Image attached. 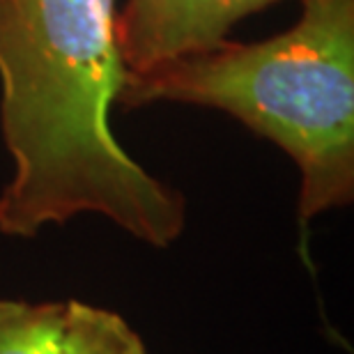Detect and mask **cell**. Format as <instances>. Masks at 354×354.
I'll use <instances>...</instances> for the list:
<instances>
[{
    "mask_svg": "<svg viewBox=\"0 0 354 354\" xmlns=\"http://www.w3.org/2000/svg\"><path fill=\"white\" fill-rule=\"evenodd\" d=\"M115 21V0H0V124L14 161L0 194L3 235L35 237L86 212L159 249L182 235V194L111 131L129 74Z\"/></svg>",
    "mask_w": 354,
    "mask_h": 354,
    "instance_id": "cell-1",
    "label": "cell"
},
{
    "mask_svg": "<svg viewBox=\"0 0 354 354\" xmlns=\"http://www.w3.org/2000/svg\"><path fill=\"white\" fill-rule=\"evenodd\" d=\"M154 102L223 111L290 154L304 223L345 207L354 198V0H301L286 32L127 74L115 104Z\"/></svg>",
    "mask_w": 354,
    "mask_h": 354,
    "instance_id": "cell-2",
    "label": "cell"
},
{
    "mask_svg": "<svg viewBox=\"0 0 354 354\" xmlns=\"http://www.w3.org/2000/svg\"><path fill=\"white\" fill-rule=\"evenodd\" d=\"M281 0H127L115 21L127 72L205 53L223 41L244 17Z\"/></svg>",
    "mask_w": 354,
    "mask_h": 354,
    "instance_id": "cell-3",
    "label": "cell"
},
{
    "mask_svg": "<svg viewBox=\"0 0 354 354\" xmlns=\"http://www.w3.org/2000/svg\"><path fill=\"white\" fill-rule=\"evenodd\" d=\"M48 354H147L140 336L113 310L65 301Z\"/></svg>",
    "mask_w": 354,
    "mask_h": 354,
    "instance_id": "cell-4",
    "label": "cell"
},
{
    "mask_svg": "<svg viewBox=\"0 0 354 354\" xmlns=\"http://www.w3.org/2000/svg\"><path fill=\"white\" fill-rule=\"evenodd\" d=\"M65 304L0 299V354H48Z\"/></svg>",
    "mask_w": 354,
    "mask_h": 354,
    "instance_id": "cell-5",
    "label": "cell"
}]
</instances>
